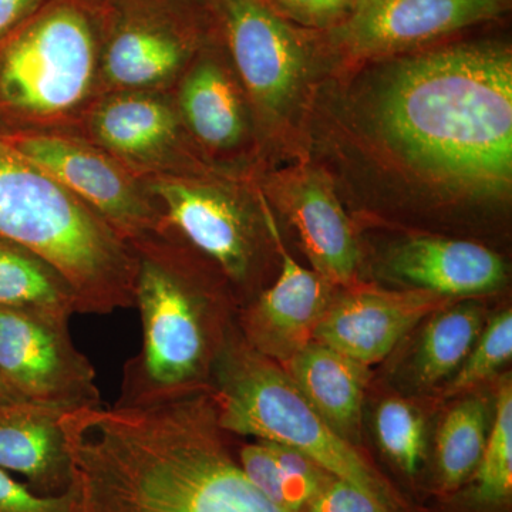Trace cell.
<instances>
[{"label":"cell","instance_id":"obj_1","mask_svg":"<svg viewBox=\"0 0 512 512\" xmlns=\"http://www.w3.org/2000/svg\"><path fill=\"white\" fill-rule=\"evenodd\" d=\"M73 512H293L242 470L210 387L62 417Z\"/></svg>","mask_w":512,"mask_h":512},{"label":"cell","instance_id":"obj_2","mask_svg":"<svg viewBox=\"0 0 512 512\" xmlns=\"http://www.w3.org/2000/svg\"><path fill=\"white\" fill-rule=\"evenodd\" d=\"M390 146L430 178L495 197L512 181V56L498 45L430 50L394 64L377 101Z\"/></svg>","mask_w":512,"mask_h":512},{"label":"cell","instance_id":"obj_3","mask_svg":"<svg viewBox=\"0 0 512 512\" xmlns=\"http://www.w3.org/2000/svg\"><path fill=\"white\" fill-rule=\"evenodd\" d=\"M137 258L134 306L143 323L140 353L124 367L120 403H148L208 389L225 340L214 293L198 254L165 225L130 242Z\"/></svg>","mask_w":512,"mask_h":512},{"label":"cell","instance_id":"obj_4","mask_svg":"<svg viewBox=\"0 0 512 512\" xmlns=\"http://www.w3.org/2000/svg\"><path fill=\"white\" fill-rule=\"evenodd\" d=\"M0 238L64 276L79 313L134 308L137 258L128 242L52 175L0 141Z\"/></svg>","mask_w":512,"mask_h":512},{"label":"cell","instance_id":"obj_5","mask_svg":"<svg viewBox=\"0 0 512 512\" xmlns=\"http://www.w3.org/2000/svg\"><path fill=\"white\" fill-rule=\"evenodd\" d=\"M56 0L0 53V113L5 133L76 137L101 97L100 9Z\"/></svg>","mask_w":512,"mask_h":512},{"label":"cell","instance_id":"obj_6","mask_svg":"<svg viewBox=\"0 0 512 512\" xmlns=\"http://www.w3.org/2000/svg\"><path fill=\"white\" fill-rule=\"evenodd\" d=\"M211 376L222 430L295 448L333 477L392 507L386 485L353 444L313 409L286 370L252 348L242 333L225 340Z\"/></svg>","mask_w":512,"mask_h":512},{"label":"cell","instance_id":"obj_7","mask_svg":"<svg viewBox=\"0 0 512 512\" xmlns=\"http://www.w3.org/2000/svg\"><path fill=\"white\" fill-rule=\"evenodd\" d=\"M141 178L163 212L165 225L228 282L247 288L258 261L261 205L255 211L237 187L217 174Z\"/></svg>","mask_w":512,"mask_h":512},{"label":"cell","instance_id":"obj_8","mask_svg":"<svg viewBox=\"0 0 512 512\" xmlns=\"http://www.w3.org/2000/svg\"><path fill=\"white\" fill-rule=\"evenodd\" d=\"M100 15L101 96L173 92L201 52L167 0H114Z\"/></svg>","mask_w":512,"mask_h":512},{"label":"cell","instance_id":"obj_9","mask_svg":"<svg viewBox=\"0 0 512 512\" xmlns=\"http://www.w3.org/2000/svg\"><path fill=\"white\" fill-rule=\"evenodd\" d=\"M0 141L72 191L128 244L165 228L143 178L101 148L52 133H5Z\"/></svg>","mask_w":512,"mask_h":512},{"label":"cell","instance_id":"obj_10","mask_svg":"<svg viewBox=\"0 0 512 512\" xmlns=\"http://www.w3.org/2000/svg\"><path fill=\"white\" fill-rule=\"evenodd\" d=\"M64 313L0 306V376L28 402L64 412L101 406L96 370Z\"/></svg>","mask_w":512,"mask_h":512},{"label":"cell","instance_id":"obj_11","mask_svg":"<svg viewBox=\"0 0 512 512\" xmlns=\"http://www.w3.org/2000/svg\"><path fill=\"white\" fill-rule=\"evenodd\" d=\"M76 137L106 151L138 177L215 175L188 136L173 92L104 94Z\"/></svg>","mask_w":512,"mask_h":512},{"label":"cell","instance_id":"obj_12","mask_svg":"<svg viewBox=\"0 0 512 512\" xmlns=\"http://www.w3.org/2000/svg\"><path fill=\"white\" fill-rule=\"evenodd\" d=\"M225 42L259 119H281L298 96L308 64L301 36L265 0H217Z\"/></svg>","mask_w":512,"mask_h":512},{"label":"cell","instance_id":"obj_13","mask_svg":"<svg viewBox=\"0 0 512 512\" xmlns=\"http://www.w3.org/2000/svg\"><path fill=\"white\" fill-rule=\"evenodd\" d=\"M508 0H356L333 28L336 45L356 57L394 55L493 20Z\"/></svg>","mask_w":512,"mask_h":512},{"label":"cell","instance_id":"obj_14","mask_svg":"<svg viewBox=\"0 0 512 512\" xmlns=\"http://www.w3.org/2000/svg\"><path fill=\"white\" fill-rule=\"evenodd\" d=\"M266 232L281 255V275L271 288L241 313V333L255 350L272 360L288 362L325 315L330 301L329 282L309 271L289 254L276 225L274 211L265 192L258 190Z\"/></svg>","mask_w":512,"mask_h":512},{"label":"cell","instance_id":"obj_15","mask_svg":"<svg viewBox=\"0 0 512 512\" xmlns=\"http://www.w3.org/2000/svg\"><path fill=\"white\" fill-rule=\"evenodd\" d=\"M448 303L427 291L357 289L330 301L312 339L363 366L390 355L406 333Z\"/></svg>","mask_w":512,"mask_h":512},{"label":"cell","instance_id":"obj_16","mask_svg":"<svg viewBox=\"0 0 512 512\" xmlns=\"http://www.w3.org/2000/svg\"><path fill=\"white\" fill-rule=\"evenodd\" d=\"M173 96L185 130L205 160L237 153L248 143L247 96L235 70L214 53H198Z\"/></svg>","mask_w":512,"mask_h":512},{"label":"cell","instance_id":"obj_17","mask_svg":"<svg viewBox=\"0 0 512 512\" xmlns=\"http://www.w3.org/2000/svg\"><path fill=\"white\" fill-rule=\"evenodd\" d=\"M393 278L443 298L495 291L504 284L503 258L476 242L416 237L387 259Z\"/></svg>","mask_w":512,"mask_h":512},{"label":"cell","instance_id":"obj_18","mask_svg":"<svg viewBox=\"0 0 512 512\" xmlns=\"http://www.w3.org/2000/svg\"><path fill=\"white\" fill-rule=\"evenodd\" d=\"M64 413L32 402L0 406V470L20 474L30 490L46 497L69 493L73 484Z\"/></svg>","mask_w":512,"mask_h":512},{"label":"cell","instance_id":"obj_19","mask_svg":"<svg viewBox=\"0 0 512 512\" xmlns=\"http://www.w3.org/2000/svg\"><path fill=\"white\" fill-rule=\"evenodd\" d=\"M282 201L315 272L330 285H348L359 264V247L328 178L315 171L298 175L285 185Z\"/></svg>","mask_w":512,"mask_h":512},{"label":"cell","instance_id":"obj_20","mask_svg":"<svg viewBox=\"0 0 512 512\" xmlns=\"http://www.w3.org/2000/svg\"><path fill=\"white\" fill-rule=\"evenodd\" d=\"M286 373L339 436L357 440L369 367L311 340L286 362Z\"/></svg>","mask_w":512,"mask_h":512},{"label":"cell","instance_id":"obj_21","mask_svg":"<svg viewBox=\"0 0 512 512\" xmlns=\"http://www.w3.org/2000/svg\"><path fill=\"white\" fill-rule=\"evenodd\" d=\"M0 306L73 316L77 298L64 276L35 252L0 238Z\"/></svg>","mask_w":512,"mask_h":512},{"label":"cell","instance_id":"obj_22","mask_svg":"<svg viewBox=\"0 0 512 512\" xmlns=\"http://www.w3.org/2000/svg\"><path fill=\"white\" fill-rule=\"evenodd\" d=\"M484 329V312L474 302L434 312L421 336L414 373L421 386H433L456 373Z\"/></svg>","mask_w":512,"mask_h":512},{"label":"cell","instance_id":"obj_23","mask_svg":"<svg viewBox=\"0 0 512 512\" xmlns=\"http://www.w3.org/2000/svg\"><path fill=\"white\" fill-rule=\"evenodd\" d=\"M487 436V407L483 400H464L450 410L437 434V464L446 490H456L476 473Z\"/></svg>","mask_w":512,"mask_h":512},{"label":"cell","instance_id":"obj_24","mask_svg":"<svg viewBox=\"0 0 512 512\" xmlns=\"http://www.w3.org/2000/svg\"><path fill=\"white\" fill-rule=\"evenodd\" d=\"M493 427L476 470V495L484 504H500L512 494V389L504 383L497 396Z\"/></svg>","mask_w":512,"mask_h":512},{"label":"cell","instance_id":"obj_25","mask_svg":"<svg viewBox=\"0 0 512 512\" xmlns=\"http://www.w3.org/2000/svg\"><path fill=\"white\" fill-rule=\"evenodd\" d=\"M380 447L404 473L419 470L424 456V421L409 403L389 399L380 404L375 419Z\"/></svg>","mask_w":512,"mask_h":512},{"label":"cell","instance_id":"obj_26","mask_svg":"<svg viewBox=\"0 0 512 512\" xmlns=\"http://www.w3.org/2000/svg\"><path fill=\"white\" fill-rule=\"evenodd\" d=\"M237 458L249 480L275 504L289 511L303 512L313 500L279 463L268 441L245 444L239 448Z\"/></svg>","mask_w":512,"mask_h":512},{"label":"cell","instance_id":"obj_27","mask_svg":"<svg viewBox=\"0 0 512 512\" xmlns=\"http://www.w3.org/2000/svg\"><path fill=\"white\" fill-rule=\"evenodd\" d=\"M512 357L511 309L495 315L481 332L470 355L456 372L447 394L466 392L490 379Z\"/></svg>","mask_w":512,"mask_h":512},{"label":"cell","instance_id":"obj_28","mask_svg":"<svg viewBox=\"0 0 512 512\" xmlns=\"http://www.w3.org/2000/svg\"><path fill=\"white\" fill-rule=\"evenodd\" d=\"M281 18L302 26L333 29L352 12L356 0H265Z\"/></svg>","mask_w":512,"mask_h":512},{"label":"cell","instance_id":"obj_29","mask_svg":"<svg viewBox=\"0 0 512 512\" xmlns=\"http://www.w3.org/2000/svg\"><path fill=\"white\" fill-rule=\"evenodd\" d=\"M303 512H390V507L356 485L333 477Z\"/></svg>","mask_w":512,"mask_h":512},{"label":"cell","instance_id":"obj_30","mask_svg":"<svg viewBox=\"0 0 512 512\" xmlns=\"http://www.w3.org/2000/svg\"><path fill=\"white\" fill-rule=\"evenodd\" d=\"M0 512H73V495L70 491L56 497L36 494L0 470Z\"/></svg>","mask_w":512,"mask_h":512},{"label":"cell","instance_id":"obj_31","mask_svg":"<svg viewBox=\"0 0 512 512\" xmlns=\"http://www.w3.org/2000/svg\"><path fill=\"white\" fill-rule=\"evenodd\" d=\"M42 0H0V37L8 35L22 20L29 18Z\"/></svg>","mask_w":512,"mask_h":512},{"label":"cell","instance_id":"obj_32","mask_svg":"<svg viewBox=\"0 0 512 512\" xmlns=\"http://www.w3.org/2000/svg\"><path fill=\"white\" fill-rule=\"evenodd\" d=\"M18 402H28V400L20 397L12 387L9 386L8 383L3 380V377L0 376V406H5V404L10 403H18Z\"/></svg>","mask_w":512,"mask_h":512}]
</instances>
